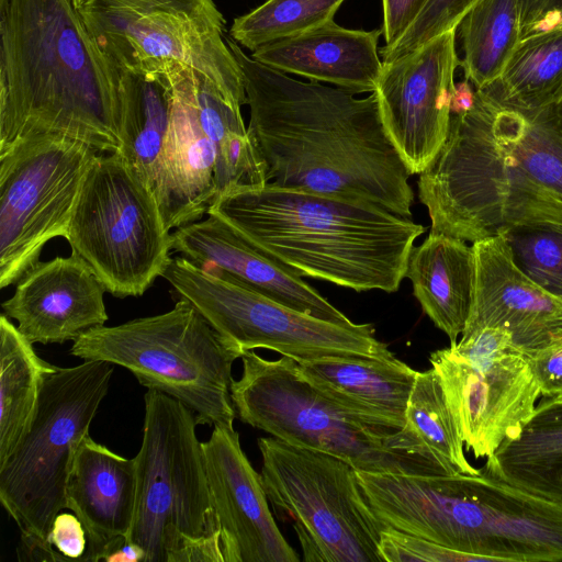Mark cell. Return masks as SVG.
I'll return each instance as SVG.
<instances>
[{
    "label": "cell",
    "instance_id": "cell-3",
    "mask_svg": "<svg viewBox=\"0 0 562 562\" xmlns=\"http://www.w3.org/2000/svg\"><path fill=\"white\" fill-rule=\"evenodd\" d=\"M0 35V154L38 134L119 150L121 71L71 0H8Z\"/></svg>",
    "mask_w": 562,
    "mask_h": 562
},
{
    "label": "cell",
    "instance_id": "cell-29",
    "mask_svg": "<svg viewBox=\"0 0 562 562\" xmlns=\"http://www.w3.org/2000/svg\"><path fill=\"white\" fill-rule=\"evenodd\" d=\"M483 89L519 108L562 105V25L521 38L499 77Z\"/></svg>",
    "mask_w": 562,
    "mask_h": 562
},
{
    "label": "cell",
    "instance_id": "cell-20",
    "mask_svg": "<svg viewBox=\"0 0 562 562\" xmlns=\"http://www.w3.org/2000/svg\"><path fill=\"white\" fill-rule=\"evenodd\" d=\"M172 104L165 145L166 192L160 212L169 231L201 220L217 195L215 153L198 111L194 69L166 61Z\"/></svg>",
    "mask_w": 562,
    "mask_h": 562
},
{
    "label": "cell",
    "instance_id": "cell-26",
    "mask_svg": "<svg viewBox=\"0 0 562 562\" xmlns=\"http://www.w3.org/2000/svg\"><path fill=\"white\" fill-rule=\"evenodd\" d=\"M194 88L200 121L215 153L217 195L234 188L266 184L265 164L245 126L240 109L232 105L217 87L195 69Z\"/></svg>",
    "mask_w": 562,
    "mask_h": 562
},
{
    "label": "cell",
    "instance_id": "cell-15",
    "mask_svg": "<svg viewBox=\"0 0 562 562\" xmlns=\"http://www.w3.org/2000/svg\"><path fill=\"white\" fill-rule=\"evenodd\" d=\"M457 29L383 63L374 91L384 128L411 175H420L445 144L454 74Z\"/></svg>",
    "mask_w": 562,
    "mask_h": 562
},
{
    "label": "cell",
    "instance_id": "cell-44",
    "mask_svg": "<svg viewBox=\"0 0 562 562\" xmlns=\"http://www.w3.org/2000/svg\"><path fill=\"white\" fill-rule=\"evenodd\" d=\"M554 486L562 488V473H560L559 476L557 477Z\"/></svg>",
    "mask_w": 562,
    "mask_h": 562
},
{
    "label": "cell",
    "instance_id": "cell-13",
    "mask_svg": "<svg viewBox=\"0 0 562 562\" xmlns=\"http://www.w3.org/2000/svg\"><path fill=\"white\" fill-rule=\"evenodd\" d=\"M100 151L64 135L38 134L0 154V288L16 283L44 246L66 238L85 177Z\"/></svg>",
    "mask_w": 562,
    "mask_h": 562
},
{
    "label": "cell",
    "instance_id": "cell-1",
    "mask_svg": "<svg viewBox=\"0 0 562 562\" xmlns=\"http://www.w3.org/2000/svg\"><path fill=\"white\" fill-rule=\"evenodd\" d=\"M225 41L239 64L248 132L267 181L281 188L363 201L411 217L412 176L391 142L375 92L366 98L301 81Z\"/></svg>",
    "mask_w": 562,
    "mask_h": 562
},
{
    "label": "cell",
    "instance_id": "cell-7",
    "mask_svg": "<svg viewBox=\"0 0 562 562\" xmlns=\"http://www.w3.org/2000/svg\"><path fill=\"white\" fill-rule=\"evenodd\" d=\"M113 373L111 362L82 360L45 376L27 430L0 464V502L21 540L53 549L47 537L55 517L67 509L75 454L89 435Z\"/></svg>",
    "mask_w": 562,
    "mask_h": 562
},
{
    "label": "cell",
    "instance_id": "cell-10",
    "mask_svg": "<svg viewBox=\"0 0 562 562\" xmlns=\"http://www.w3.org/2000/svg\"><path fill=\"white\" fill-rule=\"evenodd\" d=\"M65 239L117 297L143 295L171 259L156 196L119 153L94 157Z\"/></svg>",
    "mask_w": 562,
    "mask_h": 562
},
{
    "label": "cell",
    "instance_id": "cell-37",
    "mask_svg": "<svg viewBox=\"0 0 562 562\" xmlns=\"http://www.w3.org/2000/svg\"><path fill=\"white\" fill-rule=\"evenodd\" d=\"M542 396L562 392V341L527 357Z\"/></svg>",
    "mask_w": 562,
    "mask_h": 562
},
{
    "label": "cell",
    "instance_id": "cell-16",
    "mask_svg": "<svg viewBox=\"0 0 562 562\" xmlns=\"http://www.w3.org/2000/svg\"><path fill=\"white\" fill-rule=\"evenodd\" d=\"M202 452L225 562H300L277 526L261 473L243 451L239 434L214 426Z\"/></svg>",
    "mask_w": 562,
    "mask_h": 562
},
{
    "label": "cell",
    "instance_id": "cell-33",
    "mask_svg": "<svg viewBox=\"0 0 562 562\" xmlns=\"http://www.w3.org/2000/svg\"><path fill=\"white\" fill-rule=\"evenodd\" d=\"M498 236L509 246L517 266L562 301V224L514 226Z\"/></svg>",
    "mask_w": 562,
    "mask_h": 562
},
{
    "label": "cell",
    "instance_id": "cell-40",
    "mask_svg": "<svg viewBox=\"0 0 562 562\" xmlns=\"http://www.w3.org/2000/svg\"><path fill=\"white\" fill-rule=\"evenodd\" d=\"M171 562H225L220 530L189 542L172 557Z\"/></svg>",
    "mask_w": 562,
    "mask_h": 562
},
{
    "label": "cell",
    "instance_id": "cell-17",
    "mask_svg": "<svg viewBox=\"0 0 562 562\" xmlns=\"http://www.w3.org/2000/svg\"><path fill=\"white\" fill-rule=\"evenodd\" d=\"M475 282L464 330L483 327L508 331L531 356L562 341V301L531 280L515 262L502 236L472 243Z\"/></svg>",
    "mask_w": 562,
    "mask_h": 562
},
{
    "label": "cell",
    "instance_id": "cell-6",
    "mask_svg": "<svg viewBox=\"0 0 562 562\" xmlns=\"http://www.w3.org/2000/svg\"><path fill=\"white\" fill-rule=\"evenodd\" d=\"M245 352L183 299L161 314L92 328L70 348L79 359L128 370L143 386L186 405L199 425L227 428L236 418L232 367Z\"/></svg>",
    "mask_w": 562,
    "mask_h": 562
},
{
    "label": "cell",
    "instance_id": "cell-35",
    "mask_svg": "<svg viewBox=\"0 0 562 562\" xmlns=\"http://www.w3.org/2000/svg\"><path fill=\"white\" fill-rule=\"evenodd\" d=\"M379 551L384 562H460L465 557L425 538L391 527L382 530Z\"/></svg>",
    "mask_w": 562,
    "mask_h": 562
},
{
    "label": "cell",
    "instance_id": "cell-42",
    "mask_svg": "<svg viewBox=\"0 0 562 562\" xmlns=\"http://www.w3.org/2000/svg\"><path fill=\"white\" fill-rule=\"evenodd\" d=\"M145 551L134 542L125 540L111 550L103 561L105 562H144Z\"/></svg>",
    "mask_w": 562,
    "mask_h": 562
},
{
    "label": "cell",
    "instance_id": "cell-41",
    "mask_svg": "<svg viewBox=\"0 0 562 562\" xmlns=\"http://www.w3.org/2000/svg\"><path fill=\"white\" fill-rule=\"evenodd\" d=\"M475 101V91L470 85V81L464 79L454 85L450 111L451 115L462 114L471 110Z\"/></svg>",
    "mask_w": 562,
    "mask_h": 562
},
{
    "label": "cell",
    "instance_id": "cell-21",
    "mask_svg": "<svg viewBox=\"0 0 562 562\" xmlns=\"http://www.w3.org/2000/svg\"><path fill=\"white\" fill-rule=\"evenodd\" d=\"M67 509L88 536L85 562L103 561L131 531L136 506L135 460L86 436L78 447L66 488Z\"/></svg>",
    "mask_w": 562,
    "mask_h": 562
},
{
    "label": "cell",
    "instance_id": "cell-8",
    "mask_svg": "<svg viewBox=\"0 0 562 562\" xmlns=\"http://www.w3.org/2000/svg\"><path fill=\"white\" fill-rule=\"evenodd\" d=\"M144 404L143 439L134 457L136 506L126 540L145 551L144 562H171L217 525L195 415L159 391L148 390Z\"/></svg>",
    "mask_w": 562,
    "mask_h": 562
},
{
    "label": "cell",
    "instance_id": "cell-32",
    "mask_svg": "<svg viewBox=\"0 0 562 562\" xmlns=\"http://www.w3.org/2000/svg\"><path fill=\"white\" fill-rule=\"evenodd\" d=\"M346 0H267L234 19L228 31L239 46L258 48L305 33L330 21Z\"/></svg>",
    "mask_w": 562,
    "mask_h": 562
},
{
    "label": "cell",
    "instance_id": "cell-43",
    "mask_svg": "<svg viewBox=\"0 0 562 562\" xmlns=\"http://www.w3.org/2000/svg\"><path fill=\"white\" fill-rule=\"evenodd\" d=\"M87 0H71L74 7L78 10Z\"/></svg>",
    "mask_w": 562,
    "mask_h": 562
},
{
    "label": "cell",
    "instance_id": "cell-22",
    "mask_svg": "<svg viewBox=\"0 0 562 562\" xmlns=\"http://www.w3.org/2000/svg\"><path fill=\"white\" fill-rule=\"evenodd\" d=\"M382 29L350 30L330 21L305 33L265 45L255 60L311 81L356 93L374 92L382 71L378 42Z\"/></svg>",
    "mask_w": 562,
    "mask_h": 562
},
{
    "label": "cell",
    "instance_id": "cell-2",
    "mask_svg": "<svg viewBox=\"0 0 562 562\" xmlns=\"http://www.w3.org/2000/svg\"><path fill=\"white\" fill-rule=\"evenodd\" d=\"M417 187L430 231L465 241L562 224V106L519 108L475 89Z\"/></svg>",
    "mask_w": 562,
    "mask_h": 562
},
{
    "label": "cell",
    "instance_id": "cell-24",
    "mask_svg": "<svg viewBox=\"0 0 562 562\" xmlns=\"http://www.w3.org/2000/svg\"><path fill=\"white\" fill-rule=\"evenodd\" d=\"M119 153L154 193L165 200V145L170 124L172 89L165 63L156 69L121 70Z\"/></svg>",
    "mask_w": 562,
    "mask_h": 562
},
{
    "label": "cell",
    "instance_id": "cell-31",
    "mask_svg": "<svg viewBox=\"0 0 562 562\" xmlns=\"http://www.w3.org/2000/svg\"><path fill=\"white\" fill-rule=\"evenodd\" d=\"M406 424L448 474H476L447 404L440 381L428 369L418 372L406 408Z\"/></svg>",
    "mask_w": 562,
    "mask_h": 562
},
{
    "label": "cell",
    "instance_id": "cell-46",
    "mask_svg": "<svg viewBox=\"0 0 562 562\" xmlns=\"http://www.w3.org/2000/svg\"><path fill=\"white\" fill-rule=\"evenodd\" d=\"M553 397H554L557 401L562 402V392H561L559 395L553 396Z\"/></svg>",
    "mask_w": 562,
    "mask_h": 562
},
{
    "label": "cell",
    "instance_id": "cell-28",
    "mask_svg": "<svg viewBox=\"0 0 562 562\" xmlns=\"http://www.w3.org/2000/svg\"><path fill=\"white\" fill-rule=\"evenodd\" d=\"M464 77L475 89L494 82L521 40L520 0H476L460 21Z\"/></svg>",
    "mask_w": 562,
    "mask_h": 562
},
{
    "label": "cell",
    "instance_id": "cell-39",
    "mask_svg": "<svg viewBox=\"0 0 562 562\" xmlns=\"http://www.w3.org/2000/svg\"><path fill=\"white\" fill-rule=\"evenodd\" d=\"M427 0H382V34L386 46L393 45L406 32Z\"/></svg>",
    "mask_w": 562,
    "mask_h": 562
},
{
    "label": "cell",
    "instance_id": "cell-14",
    "mask_svg": "<svg viewBox=\"0 0 562 562\" xmlns=\"http://www.w3.org/2000/svg\"><path fill=\"white\" fill-rule=\"evenodd\" d=\"M467 448L490 458L515 440L541 394L525 352L510 334L483 327L429 356Z\"/></svg>",
    "mask_w": 562,
    "mask_h": 562
},
{
    "label": "cell",
    "instance_id": "cell-9",
    "mask_svg": "<svg viewBox=\"0 0 562 562\" xmlns=\"http://www.w3.org/2000/svg\"><path fill=\"white\" fill-rule=\"evenodd\" d=\"M258 448L268 501L279 518L292 520L305 562H384L385 526L351 464L274 437L259 438Z\"/></svg>",
    "mask_w": 562,
    "mask_h": 562
},
{
    "label": "cell",
    "instance_id": "cell-36",
    "mask_svg": "<svg viewBox=\"0 0 562 562\" xmlns=\"http://www.w3.org/2000/svg\"><path fill=\"white\" fill-rule=\"evenodd\" d=\"M48 544L64 562H85L88 550L87 531L76 514L59 513L47 537Z\"/></svg>",
    "mask_w": 562,
    "mask_h": 562
},
{
    "label": "cell",
    "instance_id": "cell-45",
    "mask_svg": "<svg viewBox=\"0 0 562 562\" xmlns=\"http://www.w3.org/2000/svg\"><path fill=\"white\" fill-rule=\"evenodd\" d=\"M8 4V0H0V13H2Z\"/></svg>",
    "mask_w": 562,
    "mask_h": 562
},
{
    "label": "cell",
    "instance_id": "cell-4",
    "mask_svg": "<svg viewBox=\"0 0 562 562\" xmlns=\"http://www.w3.org/2000/svg\"><path fill=\"white\" fill-rule=\"evenodd\" d=\"M207 214L300 276L356 292H396L414 241L426 231L373 203L270 182L220 193Z\"/></svg>",
    "mask_w": 562,
    "mask_h": 562
},
{
    "label": "cell",
    "instance_id": "cell-11",
    "mask_svg": "<svg viewBox=\"0 0 562 562\" xmlns=\"http://www.w3.org/2000/svg\"><path fill=\"white\" fill-rule=\"evenodd\" d=\"M78 12L120 71L177 61L207 77L235 108L247 104L226 21L213 0H87Z\"/></svg>",
    "mask_w": 562,
    "mask_h": 562
},
{
    "label": "cell",
    "instance_id": "cell-38",
    "mask_svg": "<svg viewBox=\"0 0 562 562\" xmlns=\"http://www.w3.org/2000/svg\"><path fill=\"white\" fill-rule=\"evenodd\" d=\"M562 25V0H520L521 38Z\"/></svg>",
    "mask_w": 562,
    "mask_h": 562
},
{
    "label": "cell",
    "instance_id": "cell-23",
    "mask_svg": "<svg viewBox=\"0 0 562 562\" xmlns=\"http://www.w3.org/2000/svg\"><path fill=\"white\" fill-rule=\"evenodd\" d=\"M297 366L319 392L366 423L408 427L405 414L418 371L392 351L380 357L327 356Z\"/></svg>",
    "mask_w": 562,
    "mask_h": 562
},
{
    "label": "cell",
    "instance_id": "cell-34",
    "mask_svg": "<svg viewBox=\"0 0 562 562\" xmlns=\"http://www.w3.org/2000/svg\"><path fill=\"white\" fill-rule=\"evenodd\" d=\"M476 0H427L420 13L401 38L380 49L382 61L409 54L436 36L457 29Z\"/></svg>",
    "mask_w": 562,
    "mask_h": 562
},
{
    "label": "cell",
    "instance_id": "cell-19",
    "mask_svg": "<svg viewBox=\"0 0 562 562\" xmlns=\"http://www.w3.org/2000/svg\"><path fill=\"white\" fill-rule=\"evenodd\" d=\"M171 250L198 266L220 269L288 307L327 322L353 324L302 276L214 215L176 228Z\"/></svg>",
    "mask_w": 562,
    "mask_h": 562
},
{
    "label": "cell",
    "instance_id": "cell-25",
    "mask_svg": "<svg viewBox=\"0 0 562 562\" xmlns=\"http://www.w3.org/2000/svg\"><path fill=\"white\" fill-rule=\"evenodd\" d=\"M405 278L411 280L423 312L448 336L450 344L457 342L473 299L472 246L463 239L430 231L420 245L412 248Z\"/></svg>",
    "mask_w": 562,
    "mask_h": 562
},
{
    "label": "cell",
    "instance_id": "cell-12",
    "mask_svg": "<svg viewBox=\"0 0 562 562\" xmlns=\"http://www.w3.org/2000/svg\"><path fill=\"white\" fill-rule=\"evenodd\" d=\"M162 278L211 326L243 351L265 348L297 362L327 356L391 352L372 324L341 325L288 307L216 269L171 257Z\"/></svg>",
    "mask_w": 562,
    "mask_h": 562
},
{
    "label": "cell",
    "instance_id": "cell-30",
    "mask_svg": "<svg viewBox=\"0 0 562 562\" xmlns=\"http://www.w3.org/2000/svg\"><path fill=\"white\" fill-rule=\"evenodd\" d=\"M484 467L535 486L558 488L562 473V402L543 398L519 437L503 445Z\"/></svg>",
    "mask_w": 562,
    "mask_h": 562
},
{
    "label": "cell",
    "instance_id": "cell-5",
    "mask_svg": "<svg viewBox=\"0 0 562 562\" xmlns=\"http://www.w3.org/2000/svg\"><path fill=\"white\" fill-rule=\"evenodd\" d=\"M241 362L231 398L243 423L286 443L340 458L360 471L447 473L409 427L366 423L312 385L295 360H269L248 350Z\"/></svg>",
    "mask_w": 562,
    "mask_h": 562
},
{
    "label": "cell",
    "instance_id": "cell-27",
    "mask_svg": "<svg viewBox=\"0 0 562 562\" xmlns=\"http://www.w3.org/2000/svg\"><path fill=\"white\" fill-rule=\"evenodd\" d=\"M57 367L37 356L5 314L0 316V464L14 450L35 413L45 376Z\"/></svg>",
    "mask_w": 562,
    "mask_h": 562
},
{
    "label": "cell",
    "instance_id": "cell-18",
    "mask_svg": "<svg viewBox=\"0 0 562 562\" xmlns=\"http://www.w3.org/2000/svg\"><path fill=\"white\" fill-rule=\"evenodd\" d=\"M1 307L32 344L72 342L109 319L105 285L79 255L38 261Z\"/></svg>",
    "mask_w": 562,
    "mask_h": 562
}]
</instances>
